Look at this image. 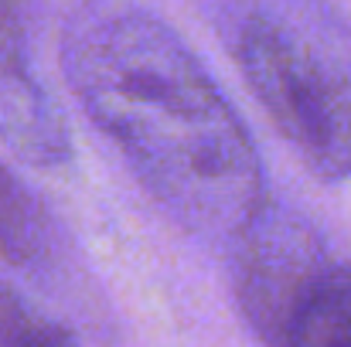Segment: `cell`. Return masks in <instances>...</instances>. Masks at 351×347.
<instances>
[{
	"label": "cell",
	"mask_w": 351,
	"mask_h": 347,
	"mask_svg": "<svg viewBox=\"0 0 351 347\" xmlns=\"http://www.w3.org/2000/svg\"><path fill=\"white\" fill-rule=\"evenodd\" d=\"M0 255L31 276L55 269V222L41 198L0 164Z\"/></svg>",
	"instance_id": "cell-4"
},
{
	"label": "cell",
	"mask_w": 351,
	"mask_h": 347,
	"mask_svg": "<svg viewBox=\"0 0 351 347\" xmlns=\"http://www.w3.org/2000/svg\"><path fill=\"white\" fill-rule=\"evenodd\" d=\"M0 347H75V341L65 334V327L0 283Z\"/></svg>",
	"instance_id": "cell-5"
},
{
	"label": "cell",
	"mask_w": 351,
	"mask_h": 347,
	"mask_svg": "<svg viewBox=\"0 0 351 347\" xmlns=\"http://www.w3.org/2000/svg\"><path fill=\"white\" fill-rule=\"evenodd\" d=\"M62 68L86 116L184 231L232 242L263 215L259 150L164 17L133 0L79 3L62 31Z\"/></svg>",
	"instance_id": "cell-1"
},
{
	"label": "cell",
	"mask_w": 351,
	"mask_h": 347,
	"mask_svg": "<svg viewBox=\"0 0 351 347\" xmlns=\"http://www.w3.org/2000/svg\"><path fill=\"white\" fill-rule=\"evenodd\" d=\"M232 290L266 347H351V266L273 201L232 238Z\"/></svg>",
	"instance_id": "cell-3"
},
{
	"label": "cell",
	"mask_w": 351,
	"mask_h": 347,
	"mask_svg": "<svg viewBox=\"0 0 351 347\" xmlns=\"http://www.w3.org/2000/svg\"><path fill=\"white\" fill-rule=\"evenodd\" d=\"M27 0H0V92L14 86L38 82L31 65V27H27Z\"/></svg>",
	"instance_id": "cell-6"
},
{
	"label": "cell",
	"mask_w": 351,
	"mask_h": 347,
	"mask_svg": "<svg viewBox=\"0 0 351 347\" xmlns=\"http://www.w3.org/2000/svg\"><path fill=\"white\" fill-rule=\"evenodd\" d=\"M259 110L321 177H351V17L335 0H198Z\"/></svg>",
	"instance_id": "cell-2"
}]
</instances>
